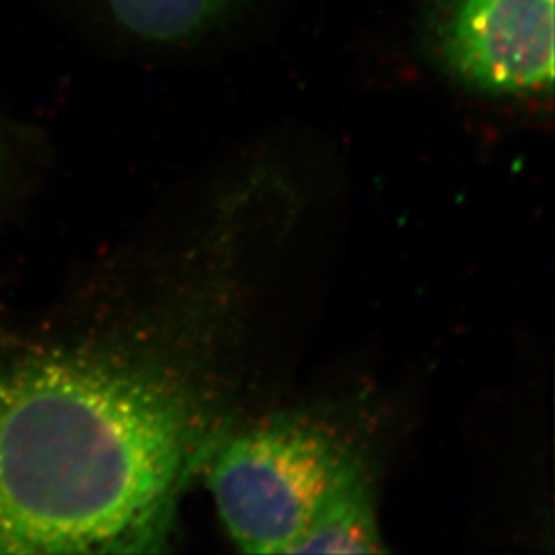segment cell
Listing matches in <instances>:
<instances>
[{"mask_svg":"<svg viewBox=\"0 0 555 555\" xmlns=\"http://www.w3.org/2000/svg\"><path fill=\"white\" fill-rule=\"evenodd\" d=\"M428 46L477 94L538 98L554 89V0H435Z\"/></svg>","mask_w":555,"mask_h":555,"instance_id":"3957f363","label":"cell"},{"mask_svg":"<svg viewBox=\"0 0 555 555\" xmlns=\"http://www.w3.org/2000/svg\"><path fill=\"white\" fill-rule=\"evenodd\" d=\"M237 0H103L117 24L147 42H184L209 29Z\"/></svg>","mask_w":555,"mask_h":555,"instance_id":"5b68a950","label":"cell"},{"mask_svg":"<svg viewBox=\"0 0 555 555\" xmlns=\"http://www.w3.org/2000/svg\"><path fill=\"white\" fill-rule=\"evenodd\" d=\"M194 448L184 385L126 347L0 351V554L158 551Z\"/></svg>","mask_w":555,"mask_h":555,"instance_id":"6da1fadb","label":"cell"},{"mask_svg":"<svg viewBox=\"0 0 555 555\" xmlns=\"http://www.w3.org/2000/svg\"><path fill=\"white\" fill-rule=\"evenodd\" d=\"M383 538L367 469L360 462L327 491L292 554H379Z\"/></svg>","mask_w":555,"mask_h":555,"instance_id":"277c9868","label":"cell"},{"mask_svg":"<svg viewBox=\"0 0 555 555\" xmlns=\"http://www.w3.org/2000/svg\"><path fill=\"white\" fill-rule=\"evenodd\" d=\"M362 462L320 421L281 415L232 435L209 486L232 541L248 554H292L320 500Z\"/></svg>","mask_w":555,"mask_h":555,"instance_id":"7a4b0ae2","label":"cell"},{"mask_svg":"<svg viewBox=\"0 0 555 555\" xmlns=\"http://www.w3.org/2000/svg\"><path fill=\"white\" fill-rule=\"evenodd\" d=\"M11 179V144L4 117L0 114V196L5 193Z\"/></svg>","mask_w":555,"mask_h":555,"instance_id":"8992f818","label":"cell"}]
</instances>
